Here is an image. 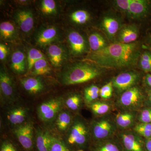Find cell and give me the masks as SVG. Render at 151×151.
I'll return each mask as SVG.
<instances>
[{
  "mask_svg": "<svg viewBox=\"0 0 151 151\" xmlns=\"http://www.w3.org/2000/svg\"><path fill=\"white\" fill-rule=\"evenodd\" d=\"M139 55V49L136 42L127 44L116 42L93 52L90 59L100 67L121 68L135 65Z\"/></svg>",
  "mask_w": 151,
  "mask_h": 151,
  "instance_id": "obj_1",
  "label": "cell"
},
{
  "mask_svg": "<svg viewBox=\"0 0 151 151\" xmlns=\"http://www.w3.org/2000/svg\"><path fill=\"white\" fill-rule=\"evenodd\" d=\"M101 73L97 66L87 63H79L66 70L63 76L62 82L66 85L81 84L98 77Z\"/></svg>",
  "mask_w": 151,
  "mask_h": 151,
  "instance_id": "obj_2",
  "label": "cell"
},
{
  "mask_svg": "<svg viewBox=\"0 0 151 151\" xmlns=\"http://www.w3.org/2000/svg\"><path fill=\"white\" fill-rule=\"evenodd\" d=\"M118 127L115 120L110 116H103L94 120L91 127V134L97 142L114 137Z\"/></svg>",
  "mask_w": 151,
  "mask_h": 151,
  "instance_id": "obj_3",
  "label": "cell"
},
{
  "mask_svg": "<svg viewBox=\"0 0 151 151\" xmlns=\"http://www.w3.org/2000/svg\"><path fill=\"white\" fill-rule=\"evenodd\" d=\"M143 99L142 90L137 86H134L122 92L117 104L124 111H137L142 104Z\"/></svg>",
  "mask_w": 151,
  "mask_h": 151,
  "instance_id": "obj_4",
  "label": "cell"
},
{
  "mask_svg": "<svg viewBox=\"0 0 151 151\" xmlns=\"http://www.w3.org/2000/svg\"><path fill=\"white\" fill-rule=\"evenodd\" d=\"M117 137L124 151H145V142L134 130L122 131L119 132Z\"/></svg>",
  "mask_w": 151,
  "mask_h": 151,
  "instance_id": "obj_5",
  "label": "cell"
},
{
  "mask_svg": "<svg viewBox=\"0 0 151 151\" xmlns=\"http://www.w3.org/2000/svg\"><path fill=\"white\" fill-rule=\"evenodd\" d=\"M89 137V129L86 123L80 119L75 120L70 128L68 143L82 146L87 142Z\"/></svg>",
  "mask_w": 151,
  "mask_h": 151,
  "instance_id": "obj_6",
  "label": "cell"
},
{
  "mask_svg": "<svg viewBox=\"0 0 151 151\" xmlns=\"http://www.w3.org/2000/svg\"><path fill=\"white\" fill-rule=\"evenodd\" d=\"M62 101L60 99H53L41 104L37 109L40 119L48 122L54 119L62 108Z\"/></svg>",
  "mask_w": 151,
  "mask_h": 151,
  "instance_id": "obj_7",
  "label": "cell"
},
{
  "mask_svg": "<svg viewBox=\"0 0 151 151\" xmlns=\"http://www.w3.org/2000/svg\"><path fill=\"white\" fill-rule=\"evenodd\" d=\"M140 76L134 71H128L121 73L112 81L113 87L120 92H124L134 87L139 81Z\"/></svg>",
  "mask_w": 151,
  "mask_h": 151,
  "instance_id": "obj_8",
  "label": "cell"
},
{
  "mask_svg": "<svg viewBox=\"0 0 151 151\" xmlns=\"http://www.w3.org/2000/svg\"><path fill=\"white\" fill-rule=\"evenodd\" d=\"M14 133L25 149L30 150L32 148L33 129L31 124L27 123L20 125L14 130Z\"/></svg>",
  "mask_w": 151,
  "mask_h": 151,
  "instance_id": "obj_9",
  "label": "cell"
},
{
  "mask_svg": "<svg viewBox=\"0 0 151 151\" xmlns=\"http://www.w3.org/2000/svg\"><path fill=\"white\" fill-rule=\"evenodd\" d=\"M150 2L146 0H132L127 15L132 19H141L149 13Z\"/></svg>",
  "mask_w": 151,
  "mask_h": 151,
  "instance_id": "obj_10",
  "label": "cell"
},
{
  "mask_svg": "<svg viewBox=\"0 0 151 151\" xmlns=\"http://www.w3.org/2000/svg\"><path fill=\"white\" fill-rule=\"evenodd\" d=\"M71 53L75 55H80L86 50V42L83 37L76 31L70 32L68 36Z\"/></svg>",
  "mask_w": 151,
  "mask_h": 151,
  "instance_id": "obj_11",
  "label": "cell"
},
{
  "mask_svg": "<svg viewBox=\"0 0 151 151\" xmlns=\"http://www.w3.org/2000/svg\"><path fill=\"white\" fill-rule=\"evenodd\" d=\"M101 26L109 39L113 40L121 29V24L118 19L110 16L103 18Z\"/></svg>",
  "mask_w": 151,
  "mask_h": 151,
  "instance_id": "obj_12",
  "label": "cell"
},
{
  "mask_svg": "<svg viewBox=\"0 0 151 151\" xmlns=\"http://www.w3.org/2000/svg\"><path fill=\"white\" fill-rule=\"evenodd\" d=\"M139 36V30L134 24L127 25L121 28L118 34V42L123 44L135 42Z\"/></svg>",
  "mask_w": 151,
  "mask_h": 151,
  "instance_id": "obj_13",
  "label": "cell"
},
{
  "mask_svg": "<svg viewBox=\"0 0 151 151\" xmlns=\"http://www.w3.org/2000/svg\"><path fill=\"white\" fill-rule=\"evenodd\" d=\"M137 116V111H123L116 115L115 121L118 128L126 129L134 126Z\"/></svg>",
  "mask_w": 151,
  "mask_h": 151,
  "instance_id": "obj_14",
  "label": "cell"
},
{
  "mask_svg": "<svg viewBox=\"0 0 151 151\" xmlns=\"http://www.w3.org/2000/svg\"><path fill=\"white\" fill-rule=\"evenodd\" d=\"M16 20L21 29L24 32H29L33 27V16L31 12L23 10L17 12Z\"/></svg>",
  "mask_w": 151,
  "mask_h": 151,
  "instance_id": "obj_15",
  "label": "cell"
},
{
  "mask_svg": "<svg viewBox=\"0 0 151 151\" xmlns=\"http://www.w3.org/2000/svg\"><path fill=\"white\" fill-rule=\"evenodd\" d=\"M47 54L52 65L59 67L65 59V52L61 47L57 45H52L47 49Z\"/></svg>",
  "mask_w": 151,
  "mask_h": 151,
  "instance_id": "obj_16",
  "label": "cell"
},
{
  "mask_svg": "<svg viewBox=\"0 0 151 151\" xmlns=\"http://www.w3.org/2000/svg\"><path fill=\"white\" fill-rule=\"evenodd\" d=\"M57 30L54 27H50L42 30L36 38L37 43L41 46H45L50 44L56 38Z\"/></svg>",
  "mask_w": 151,
  "mask_h": 151,
  "instance_id": "obj_17",
  "label": "cell"
},
{
  "mask_svg": "<svg viewBox=\"0 0 151 151\" xmlns=\"http://www.w3.org/2000/svg\"><path fill=\"white\" fill-rule=\"evenodd\" d=\"M53 137L47 131L38 129L37 132L36 145L38 151H50Z\"/></svg>",
  "mask_w": 151,
  "mask_h": 151,
  "instance_id": "obj_18",
  "label": "cell"
},
{
  "mask_svg": "<svg viewBox=\"0 0 151 151\" xmlns=\"http://www.w3.org/2000/svg\"><path fill=\"white\" fill-rule=\"evenodd\" d=\"M25 56L23 52L17 50L12 55L11 67L15 73L22 74L26 70Z\"/></svg>",
  "mask_w": 151,
  "mask_h": 151,
  "instance_id": "obj_19",
  "label": "cell"
},
{
  "mask_svg": "<svg viewBox=\"0 0 151 151\" xmlns=\"http://www.w3.org/2000/svg\"><path fill=\"white\" fill-rule=\"evenodd\" d=\"M0 87L5 97L12 98L13 96V83L10 76L5 70H1L0 73Z\"/></svg>",
  "mask_w": 151,
  "mask_h": 151,
  "instance_id": "obj_20",
  "label": "cell"
},
{
  "mask_svg": "<svg viewBox=\"0 0 151 151\" xmlns=\"http://www.w3.org/2000/svg\"><path fill=\"white\" fill-rule=\"evenodd\" d=\"M21 83L25 90L31 94H37L44 89L43 83L38 78L28 77L23 78L21 80Z\"/></svg>",
  "mask_w": 151,
  "mask_h": 151,
  "instance_id": "obj_21",
  "label": "cell"
},
{
  "mask_svg": "<svg viewBox=\"0 0 151 151\" xmlns=\"http://www.w3.org/2000/svg\"><path fill=\"white\" fill-rule=\"evenodd\" d=\"M113 137L97 141L94 151H122V145L119 139H116Z\"/></svg>",
  "mask_w": 151,
  "mask_h": 151,
  "instance_id": "obj_22",
  "label": "cell"
},
{
  "mask_svg": "<svg viewBox=\"0 0 151 151\" xmlns=\"http://www.w3.org/2000/svg\"><path fill=\"white\" fill-rule=\"evenodd\" d=\"M27 116V111L22 107L12 109L7 115L8 120L13 125H20L24 122Z\"/></svg>",
  "mask_w": 151,
  "mask_h": 151,
  "instance_id": "obj_23",
  "label": "cell"
},
{
  "mask_svg": "<svg viewBox=\"0 0 151 151\" xmlns=\"http://www.w3.org/2000/svg\"><path fill=\"white\" fill-rule=\"evenodd\" d=\"M89 46L93 52L101 50L108 45L105 39L100 34L94 32L89 37Z\"/></svg>",
  "mask_w": 151,
  "mask_h": 151,
  "instance_id": "obj_24",
  "label": "cell"
},
{
  "mask_svg": "<svg viewBox=\"0 0 151 151\" xmlns=\"http://www.w3.org/2000/svg\"><path fill=\"white\" fill-rule=\"evenodd\" d=\"M32 74L35 75H43L50 72L51 68L45 58L39 60L33 67Z\"/></svg>",
  "mask_w": 151,
  "mask_h": 151,
  "instance_id": "obj_25",
  "label": "cell"
},
{
  "mask_svg": "<svg viewBox=\"0 0 151 151\" xmlns=\"http://www.w3.org/2000/svg\"><path fill=\"white\" fill-rule=\"evenodd\" d=\"M89 106L92 112L97 116H104L111 110L110 105L104 101H95L91 103Z\"/></svg>",
  "mask_w": 151,
  "mask_h": 151,
  "instance_id": "obj_26",
  "label": "cell"
},
{
  "mask_svg": "<svg viewBox=\"0 0 151 151\" xmlns=\"http://www.w3.org/2000/svg\"><path fill=\"white\" fill-rule=\"evenodd\" d=\"M71 116L69 112H61L57 119L56 124L58 129L61 132L65 131L71 124Z\"/></svg>",
  "mask_w": 151,
  "mask_h": 151,
  "instance_id": "obj_27",
  "label": "cell"
},
{
  "mask_svg": "<svg viewBox=\"0 0 151 151\" xmlns=\"http://www.w3.org/2000/svg\"><path fill=\"white\" fill-rule=\"evenodd\" d=\"M15 33L14 25L9 22H4L0 24V35L4 40H9L13 37Z\"/></svg>",
  "mask_w": 151,
  "mask_h": 151,
  "instance_id": "obj_28",
  "label": "cell"
},
{
  "mask_svg": "<svg viewBox=\"0 0 151 151\" xmlns=\"http://www.w3.org/2000/svg\"><path fill=\"white\" fill-rule=\"evenodd\" d=\"M45 58L43 53L35 48H31L28 52L27 62L28 69L30 70L32 69L35 63L39 60Z\"/></svg>",
  "mask_w": 151,
  "mask_h": 151,
  "instance_id": "obj_29",
  "label": "cell"
},
{
  "mask_svg": "<svg viewBox=\"0 0 151 151\" xmlns=\"http://www.w3.org/2000/svg\"><path fill=\"white\" fill-rule=\"evenodd\" d=\"M100 89L95 85H92L84 89V98L87 103H93L100 95Z\"/></svg>",
  "mask_w": 151,
  "mask_h": 151,
  "instance_id": "obj_30",
  "label": "cell"
},
{
  "mask_svg": "<svg viewBox=\"0 0 151 151\" xmlns=\"http://www.w3.org/2000/svg\"><path fill=\"white\" fill-rule=\"evenodd\" d=\"M134 131L145 139L151 138V124L140 123L135 125Z\"/></svg>",
  "mask_w": 151,
  "mask_h": 151,
  "instance_id": "obj_31",
  "label": "cell"
},
{
  "mask_svg": "<svg viewBox=\"0 0 151 151\" xmlns=\"http://www.w3.org/2000/svg\"><path fill=\"white\" fill-rule=\"evenodd\" d=\"M89 14L86 11L78 10L73 12L70 15L72 21L78 24H84L89 20Z\"/></svg>",
  "mask_w": 151,
  "mask_h": 151,
  "instance_id": "obj_32",
  "label": "cell"
},
{
  "mask_svg": "<svg viewBox=\"0 0 151 151\" xmlns=\"http://www.w3.org/2000/svg\"><path fill=\"white\" fill-rule=\"evenodd\" d=\"M139 65L141 69L146 72H151V53L145 51L140 57Z\"/></svg>",
  "mask_w": 151,
  "mask_h": 151,
  "instance_id": "obj_33",
  "label": "cell"
},
{
  "mask_svg": "<svg viewBox=\"0 0 151 151\" xmlns=\"http://www.w3.org/2000/svg\"><path fill=\"white\" fill-rule=\"evenodd\" d=\"M81 98L80 95L74 94L67 98L65 102L66 106L72 111H76L81 106Z\"/></svg>",
  "mask_w": 151,
  "mask_h": 151,
  "instance_id": "obj_34",
  "label": "cell"
},
{
  "mask_svg": "<svg viewBox=\"0 0 151 151\" xmlns=\"http://www.w3.org/2000/svg\"><path fill=\"white\" fill-rule=\"evenodd\" d=\"M41 10L43 13L52 14L56 12V5L53 0H43L41 4Z\"/></svg>",
  "mask_w": 151,
  "mask_h": 151,
  "instance_id": "obj_35",
  "label": "cell"
},
{
  "mask_svg": "<svg viewBox=\"0 0 151 151\" xmlns=\"http://www.w3.org/2000/svg\"><path fill=\"white\" fill-rule=\"evenodd\" d=\"M50 151H70L64 143L58 138L53 137Z\"/></svg>",
  "mask_w": 151,
  "mask_h": 151,
  "instance_id": "obj_36",
  "label": "cell"
},
{
  "mask_svg": "<svg viewBox=\"0 0 151 151\" xmlns=\"http://www.w3.org/2000/svg\"><path fill=\"white\" fill-rule=\"evenodd\" d=\"M113 87L112 81L103 86L101 89H100V97L103 99H110L113 94Z\"/></svg>",
  "mask_w": 151,
  "mask_h": 151,
  "instance_id": "obj_37",
  "label": "cell"
},
{
  "mask_svg": "<svg viewBox=\"0 0 151 151\" xmlns=\"http://www.w3.org/2000/svg\"><path fill=\"white\" fill-rule=\"evenodd\" d=\"M137 119L140 123L151 124V108H146L143 110L138 115Z\"/></svg>",
  "mask_w": 151,
  "mask_h": 151,
  "instance_id": "obj_38",
  "label": "cell"
},
{
  "mask_svg": "<svg viewBox=\"0 0 151 151\" xmlns=\"http://www.w3.org/2000/svg\"><path fill=\"white\" fill-rule=\"evenodd\" d=\"M132 0H117L115 1V5L120 11L127 14Z\"/></svg>",
  "mask_w": 151,
  "mask_h": 151,
  "instance_id": "obj_39",
  "label": "cell"
},
{
  "mask_svg": "<svg viewBox=\"0 0 151 151\" xmlns=\"http://www.w3.org/2000/svg\"><path fill=\"white\" fill-rule=\"evenodd\" d=\"M0 151H17L15 147L8 141L4 142L1 146Z\"/></svg>",
  "mask_w": 151,
  "mask_h": 151,
  "instance_id": "obj_40",
  "label": "cell"
},
{
  "mask_svg": "<svg viewBox=\"0 0 151 151\" xmlns=\"http://www.w3.org/2000/svg\"><path fill=\"white\" fill-rule=\"evenodd\" d=\"M8 53L6 46L3 44L0 45V59L1 60L5 59Z\"/></svg>",
  "mask_w": 151,
  "mask_h": 151,
  "instance_id": "obj_41",
  "label": "cell"
},
{
  "mask_svg": "<svg viewBox=\"0 0 151 151\" xmlns=\"http://www.w3.org/2000/svg\"><path fill=\"white\" fill-rule=\"evenodd\" d=\"M145 146L147 151H151V138L145 139Z\"/></svg>",
  "mask_w": 151,
  "mask_h": 151,
  "instance_id": "obj_42",
  "label": "cell"
},
{
  "mask_svg": "<svg viewBox=\"0 0 151 151\" xmlns=\"http://www.w3.org/2000/svg\"><path fill=\"white\" fill-rule=\"evenodd\" d=\"M145 81L146 84L151 88V74L147 73L145 77Z\"/></svg>",
  "mask_w": 151,
  "mask_h": 151,
  "instance_id": "obj_43",
  "label": "cell"
},
{
  "mask_svg": "<svg viewBox=\"0 0 151 151\" xmlns=\"http://www.w3.org/2000/svg\"><path fill=\"white\" fill-rule=\"evenodd\" d=\"M149 100L151 104V91L149 92Z\"/></svg>",
  "mask_w": 151,
  "mask_h": 151,
  "instance_id": "obj_44",
  "label": "cell"
},
{
  "mask_svg": "<svg viewBox=\"0 0 151 151\" xmlns=\"http://www.w3.org/2000/svg\"><path fill=\"white\" fill-rule=\"evenodd\" d=\"M77 151H83L82 150H78Z\"/></svg>",
  "mask_w": 151,
  "mask_h": 151,
  "instance_id": "obj_45",
  "label": "cell"
},
{
  "mask_svg": "<svg viewBox=\"0 0 151 151\" xmlns=\"http://www.w3.org/2000/svg\"><path fill=\"white\" fill-rule=\"evenodd\" d=\"M150 40H151V36H150Z\"/></svg>",
  "mask_w": 151,
  "mask_h": 151,
  "instance_id": "obj_46",
  "label": "cell"
}]
</instances>
